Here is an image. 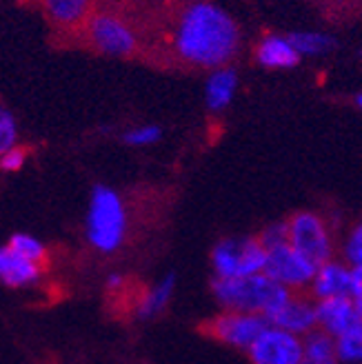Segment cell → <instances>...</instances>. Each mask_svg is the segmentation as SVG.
I'll list each match as a JSON object with an SVG mask.
<instances>
[{
    "label": "cell",
    "mask_w": 362,
    "mask_h": 364,
    "mask_svg": "<svg viewBox=\"0 0 362 364\" xmlns=\"http://www.w3.org/2000/svg\"><path fill=\"white\" fill-rule=\"evenodd\" d=\"M342 256L351 267H362V218L347 231V238L342 242Z\"/></svg>",
    "instance_id": "cell-22"
},
{
    "label": "cell",
    "mask_w": 362,
    "mask_h": 364,
    "mask_svg": "<svg viewBox=\"0 0 362 364\" xmlns=\"http://www.w3.org/2000/svg\"><path fill=\"white\" fill-rule=\"evenodd\" d=\"M336 351L338 360L347 364H360L362 362V322L347 333L336 338Z\"/></svg>",
    "instance_id": "cell-20"
},
{
    "label": "cell",
    "mask_w": 362,
    "mask_h": 364,
    "mask_svg": "<svg viewBox=\"0 0 362 364\" xmlns=\"http://www.w3.org/2000/svg\"><path fill=\"white\" fill-rule=\"evenodd\" d=\"M351 287H353V267L349 262H340L334 258L318 267L309 289L314 300H327V298L351 296Z\"/></svg>",
    "instance_id": "cell-12"
},
{
    "label": "cell",
    "mask_w": 362,
    "mask_h": 364,
    "mask_svg": "<svg viewBox=\"0 0 362 364\" xmlns=\"http://www.w3.org/2000/svg\"><path fill=\"white\" fill-rule=\"evenodd\" d=\"M7 245L11 249H16L18 253H21V256H25V258H29L33 262H41V264L47 262V249H45V245L38 238L29 235V233H14Z\"/></svg>",
    "instance_id": "cell-21"
},
{
    "label": "cell",
    "mask_w": 362,
    "mask_h": 364,
    "mask_svg": "<svg viewBox=\"0 0 362 364\" xmlns=\"http://www.w3.org/2000/svg\"><path fill=\"white\" fill-rule=\"evenodd\" d=\"M174 291H176V276L169 273V276H165L160 282L149 287L147 291H142V294L136 298V306H134L136 318L151 320V318L160 316L167 309V304L171 302Z\"/></svg>",
    "instance_id": "cell-16"
},
{
    "label": "cell",
    "mask_w": 362,
    "mask_h": 364,
    "mask_svg": "<svg viewBox=\"0 0 362 364\" xmlns=\"http://www.w3.org/2000/svg\"><path fill=\"white\" fill-rule=\"evenodd\" d=\"M356 105H358V109H362V94L356 96Z\"/></svg>",
    "instance_id": "cell-28"
},
{
    "label": "cell",
    "mask_w": 362,
    "mask_h": 364,
    "mask_svg": "<svg viewBox=\"0 0 362 364\" xmlns=\"http://www.w3.org/2000/svg\"><path fill=\"white\" fill-rule=\"evenodd\" d=\"M269 318L260 314H247V311H233V309H223L218 316L207 320L201 331L213 340H218L227 347L249 351L251 344L256 342L267 329Z\"/></svg>",
    "instance_id": "cell-7"
},
{
    "label": "cell",
    "mask_w": 362,
    "mask_h": 364,
    "mask_svg": "<svg viewBox=\"0 0 362 364\" xmlns=\"http://www.w3.org/2000/svg\"><path fill=\"white\" fill-rule=\"evenodd\" d=\"M82 33L87 45L102 56L134 58L140 51L138 31L116 11H94L82 27Z\"/></svg>",
    "instance_id": "cell-4"
},
{
    "label": "cell",
    "mask_w": 362,
    "mask_h": 364,
    "mask_svg": "<svg viewBox=\"0 0 362 364\" xmlns=\"http://www.w3.org/2000/svg\"><path fill=\"white\" fill-rule=\"evenodd\" d=\"M211 291L223 309L260 314L269 320L294 294L274 278H269L267 273L245 278H213Z\"/></svg>",
    "instance_id": "cell-2"
},
{
    "label": "cell",
    "mask_w": 362,
    "mask_h": 364,
    "mask_svg": "<svg viewBox=\"0 0 362 364\" xmlns=\"http://www.w3.org/2000/svg\"><path fill=\"white\" fill-rule=\"evenodd\" d=\"M351 300L356 302L358 311L362 316V267H353V287H351Z\"/></svg>",
    "instance_id": "cell-27"
},
{
    "label": "cell",
    "mask_w": 362,
    "mask_h": 364,
    "mask_svg": "<svg viewBox=\"0 0 362 364\" xmlns=\"http://www.w3.org/2000/svg\"><path fill=\"white\" fill-rule=\"evenodd\" d=\"M18 147V124L9 109L0 107V156Z\"/></svg>",
    "instance_id": "cell-23"
},
{
    "label": "cell",
    "mask_w": 362,
    "mask_h": 364,
    "mask_svg": "<svg viewBox=\"0 0 362 364\" xmlns=\"http://www.w3.org/2000/svg\"><path fill=\"white\" fill-rule=\"evenodd\" d=\"M316 311H318V329L327 331L334 338L347 333L349 329H353V326L362 322V316L351 296L316 300Z\"/></svg>",
    "instance_id": "cell-11"
},
{
    "label": "cell",
    "mask_w": 362,
    "mask_h": 364,
    "mask_svg": "<svg viewBox=\"0 0 362 364\" xmlns=\"http://www.w3.org/2000/svg\"><path fill=\"white\" fill-rule=\"evenodd\" d=\"M43 267L45 264L21 256V253L11 249L9 245L0 247V282L7 287L21 289V287H29L33 282H38Z\"/></svg>",
    "instance_id": "cell-15"
},
{
    "label": "cell",
    "mask_w": 362,
    "mask_h": 364,
    "mask_svg": "<svg viewBox=\"0 0 362 364\" xmlns=\"http://www.w3.org/2000/svg\"><path fill=\"white\" fill-rule=\"evenodd\" d=\"M304 342L300 336L269 324V329L251 344L249 360L253 364H300Z\"/></svg>",
    "instance_id": "cell-9"
},
{
    "label": "cell",
    "mask_w": 362,
    "mask_h": 364,
    "mask_svg": "<svg viewBox=\"0 0 362 364\" xmlns=\"http://www.w3.org/2000/svg\"><path fill=\"white\" fill-rule=\"evenodd\" d=\"M274 326H280L284 331H292L300 338L309 336L318 329V311H316V300L304 298L300 291H294L278 311L269 320Z\"/></svg>",
    "instance_id": "cell-10"
},
{
    "label": "cell",
    "mask_w": 362,
    "mask_h": 364,
    "mask_svg": "<svg viewBox=\"0 0 362 364\" xmlns=\"http://www.w3.org/2000/svg\"><path fill=\"white\" fill-rule=\"evenodd\" d=\"M267 249L258 235L251 238H225L211 251L215 278H245L265 271Z\"/></svg>",
    "instance_id": "cell-5"
},
{
    "label": "cell",
    "mask_w": 362,
    "mask_h": 364,
    "mask_svg": "<svg viewBox=\"0 0 362 364\" xmlns=\"http://www.w3.org/2000/svg\"><path fill=\"white\" fill-rule=\"evenodd\" d=\"M258 238H260V242L265 245V249H274V247L287 245V242H289V225H287V220L274 223V225H267V227L260 231Z\"/></svg>",
    "instance_id": "cell-25"
},
{
    "label": "cell",
    "mask_w": 362,
    "mask_h": 364,
    "mask_svg": "<svg viewBox=\"0 0 362 364\" xmlns=\"http://www.w3.org/2000/svg\"><path fill=\"white\" fill-rule=\"evenodd\" d=\"M25 160H27V151L23 147H14L11 151L0 156V169L14 173V171H21L25 167Z\"/></svg>",
    "instance_id": "cell-26"
},
{
    "label": "cell",
    "mask_w": 362,
    "mask_h": 364,
    "mask_svg": "<svg viewBox=\"0 0 362 364\" xmlns=\"http://www.w3.org/2000/svg\"><path fill=\"white\" fill-rule=\"evenodd\" d=\"M302 360L300 364H338V351H336V338L327 331L316 329L309 336L302 338Z\"/></svg>",
    "instance_id": "cell-18"
},
{
    "label": "cell",
    "mask_w": 362,
    "mask_h": 364,
    "mask_svg": "<svg viewBox=\"0 0 362 364\" xmlns=\"http://www.w3.org/2000/svg\"><path fill=\"white\" fill-rule=\"evenodd\" d=\"M287 36L292 45L298 49L300 56H320V53H327L336 47V41L331 36L320 31H294Z\"/></svg>",
    "instance_id": "cell-19"
},
{
    "label": "cell",
    "mask_w": 362,
    "mask_h": 364,
    "mask_svg": "<svg viewBox=\"0 0 362 364\" xmlns=\"http://www.w3.org/2000/svg\"><path fill=\"white\" fill-rule=\"evenodd\" d=\"M289 225V245L300 251L307 260L316 267L334 260V235L329 223L316 211H296L287 220Z\"/></svg>",
    "instance_id": "cell-6"
},
{
    "label": "cell",
    "mask_w": 362,
    "mask_h": 364,
    "mask_svg": "<svg viewBox=\"0 0 362 364\" xmlns=\"http://www.w3.org/2000/svg\"><path fill=\"white\" fill-rule=\"evenodd\" d=\"M47 21L63 31H82L96 0H38Z\"/></svg>",
    "instance_id": "cell-13"
},
{
    "label": "cell",
    "mask_w": 362,
    "mask_h": 364,
    "mask_svg": "<svg viewBox=\"0 0 362 364\" xmlns=\"http://www.w3.org/2000/svg\"><path fill=\"white\" fill-rule=\"evenodd\" d=\"M236 87H238V76L231 65L213 69L207 80V107L211 112H223L231 102L233 94H236Z\"/></svg>",
    "instance_id": "cell-17"
},
{
    "label": "cell",
    "mask_w": 362,
    "mask_h": 364,
    "mask_svg": "<svg viewBox=\"0 0 362 364\" xmlns=\"http://www.w3.org/2000/svg\"><path fill=\"white\" fill-rule=\"evenodd\" d=\"M300 53L289 36L265 33L253 47V60L265 69H294L300 63Z\"/></svg>",
    "instance_id": "cell-14"
},
{
    "label": "cell",
    "mask_w": 362,
    "mask_h": 364,
    "mask_svg": "<svg viewBox=\"0 0 362 364\" xmlns=\"http://www.w3.org/2000/svg\"><path fill=\"white\" fill-rule=\"evenodd\" d=\"M162 138V129L158 124H142V127H136V129H129L122 140L127 144H132V147H147V144H154Z\"/></svg>",
    "instance_id": "cell-24"
},
{
    "label": "cell",
    "mask_w": 362,
    "mask_h": 364,
    "mask_svg": "<svg viewBox=\"0 0 362 364\" xmlns=\"http://www.w3.org/2000/svg\"><path fill=\"white\" fill-rule=\"evenodd\" d=\"M165 43L176 65L213 71L236 60L243 33L233 16L211 0H180L169 16Z\"/></svg>",
    "instance_id": "cell-1"
},
{
    "label": "cell",
    "mask_w": 362,
    "mask_h": 364,
    "mask_svg": "<svg viewBox=\"0 0 362 364\" xmlns=\"http://www.w3.org/2000/svg\"><path fill=\"white\" fill-rule=\"evenodd\" d=\"M129 231V215H127L124 200L120 193L107 185H96L89 200L85 233L87 242L92 245L98 253H116Z\"/></svg>",
    "instance_id": "cell-3"
},
{
    "label": "cell",
    "mask_w": 362,
    "mask_h": 364,
    "mask_svg": "<svg viewBox=\"0 0 362 364\" xmlns=\"http://www.w3.org/2000/svg\"><path fill=\"white\" fill-rule=\"evenodd\" d=\"M318 267L307 260L300 251H296L292 245H280L274 249H267V262L265 271L269 278H274L289 291H304L314 282Z\"/></svg>",
    "instance_id": "cell-8"
}]
</instances>
